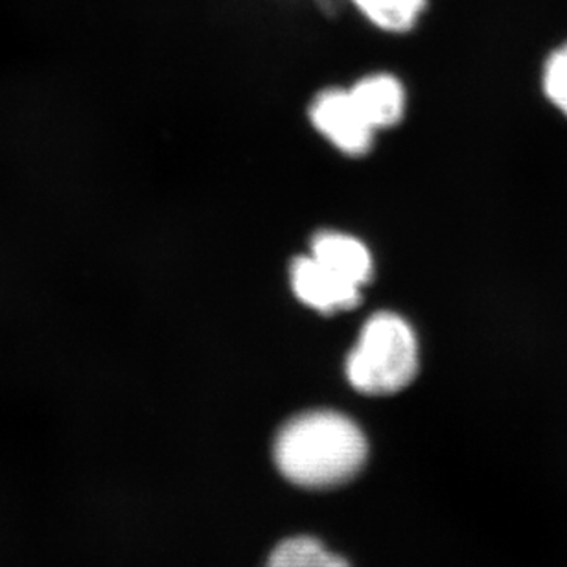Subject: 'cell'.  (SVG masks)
<instances>
[{
  "instance_id": "obj_3",
  "label": "cell",
  "mask_w": 567,
  "mask_h": 567,
  "mask_svg": "<svg viewBox=\"0 0 567 567\" xmlns=\"http://www.w3.org/2000/svg\"><path fill=\"white\" fill-rule=\"evenodd\" d=\"M311 122L319 132L350 155L365 153L372 144L374 130L361 115L350 91H324L311 107Z\"/></svg>"
},
{
  "instance_id": "obj_9",
  "label": "cell",
  "mask_w": 567,
  "mask_h": 567,
  "mask_svg": "<svg viewBox=\"0 0 567 567\" xmlns=\"http://www.w3.org/2000/svg\"><path fill=\"white\" fill-rule=\"evenodd\" d=\"M547 100L567 116V43L553 50L542 72Z\"/></svg>"
},
{
  "instance_id": "obj_6",
  "label": "cell",
  "mask_w": 567,
  "mask_h": 567,
  "mask_svg": "<svg viewBox=\"0 0 567 567\" xmlns=\"http://www.w3.org/2000/svg\"><path fill=\"white\" fill-rule=\"evenodd\" d=\"M350 94L374 132L393 126L404 115V87L388 74L363 78L350 89Z\"/></svg>"
},
{
  "instance_id": "obj_8",
  "label": "cell",
  "mask_w": 567,
  "mask_h": 567,
  "mask_svg": "<svg viewBox=\"0 0 567 567\" xmlns=\"http://www.w3.org/2000/svg\"><path fill=\"white\" fill-rule=\"evenodd\" d=\"M374 24L383 30L404 32L415 24L425 0H352Z\"/></svg>"
},
{
  "instance_id": "obj_5",
  "label": "cell",
  "mask_w": 567,
  "mask_h": 567,
  "mask_svg": "<svg viewBox=\"0 0 567 567\" xmlns=\"http://www.w3.org/2000/svg\"><path fill=\"white\" fill-rule=\"evenodd\" d=\"M311 257L339 279L361 288L372 277L371 252L358 238L343 233H322L311 244Z\"/></svg>"
},
{
  "instance_id": "obj_1",
  "label": "cell",
  "mask_w": 567,
  "mask_h": 567,
  "mask_svg": "<svg viewBox=\"0 0 567 567\" xmlns=\"http://www.w3.org/2000/svg\"><path fill=\"white\" fill-rule=\"evenodd\" d=\"M275 463L293 485L328 491L360 474L369 444L360 425L336 411H310L295 416L277 435Z\"/></svg>"
},
{
  "instance_id": "obj_4",
  "label": "cell",
  "mask_w": 567,
  "mask_h": 567,
  "mask_svg": "<svg viewBox=\"0 0 567 567\" xmlns=\"http://www.w3.org/2000/svg\"><path fill=\"white\" fill-rule=\"evenodd\" d=\"M291 286L305 305L319 311L350 310L360 302V288L339 279L313 257L295 260Z\"/></svg>"
},
{
  "instance_id": "obj_7",
  "label": "cell",
  "mask_w": 567,
  "mask_h": 567,
  "mask_svg": "<svg viewBox=\"0 0 567 567\" xmlns=\"http://www.w3.org/2000/svg\"><path fill=\"white\" fill-rule=\"evenodd\" d=\"M266 567H350L310 536H295L275 547Z\"/></svg>"
},
{
  "instance_id": "obj_2",
  "label": "cell",
  "mask_w": 567,
  "mask_h": 567,
  "mask_svg": "<svg viewBox=\"0 0 567 567\" xmlns=\"http://www.w3.org/2000/svg\"><path fill=\"white\" fill-rule=\"evenodd\" d=\"M419 372V343L410 324L382 311L371 317L347 360V377L355 391L385 396L408 388Z\"/></svg>"
}]
</instances>
